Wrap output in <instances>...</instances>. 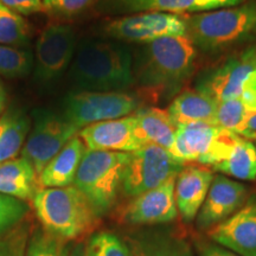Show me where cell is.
Here are the masks:
<instances>
[{"instance_id":"obj_1","label":"cell","mask_w":256,"mask_h":256,"mask_svg":"<svg viewBox=\"0 0 256 256\" xmlns=\"http://www.w3.org/2000/svg\"><path fill=\"white\" fill-rule=\"evenodd\" d=\"M31 200L40 226L70 243L88 238L100 220L87 197L74 184L40 188Z\"/></svg>"},{"instance_id":"obj_2","label":"cell","mask_w":256,"mask_h":256,"mask_svg":"<svg viewBox=\"0 0 256 256\" xmlns=\"http://www.w3.org/2000/svg\"><path fill=\"white\" fill-rule=\"evenodd\" d=\"M132 66L127 46L113 42H84L76 52L72 76L86 92L121 90L134 82Z\"/></svg>"},{"instance_id":"obj_3","label":"cell","mask_w":256,"mask_h":256,"mask_svg":"<svg viewBox=\"0 0 256 256\" xmlns=\"http://www.w3.org/2000/svg\"><path fill=\"white\" fill-rule=\"evenodd\" d=\"M185 22L194 46L208 52L226 50L256 32V2L202 12Z\"/></svg>"},{"instance_id":"obj_4","label":"cell","mask_w":256,"mask_h":256,"mask_svg":"<svg viewBox=\"0 0 256 256\" xmlns=\"http://www.w3.org/2000/svg\"><path fill=\"white\" fill-rule=\"evenodd\" d=\"M194 60L196 48L188 34L159 38L144 51L138 78L147 88L176 90L191 75Z\"/></svg>"},{"instance_id":"obj_5","label":"cell","mask_w":256,"mask_h":256,"mask_svg":"<svg viewBox=\"0 0 256 256\" xmlns=\"http://www.w3.org/2000/svg\"><path fill=\"white\" fill-rule=\"evenodd\" d=\"M130 153L87 150L74 185L87 197L98 217L113 209L122 188Z\"/></svg>"},{"instance_id":"obj_6","label":"cell","mask_w":256,"mask_h":256,"mask_svg":"<svg viewBox=\"0 0 256 256\" xmlns=\"http://www.w3.org/2000/svg\"><path fill=\"white\" fill-rule=\"evenodd\" d=\"M240 138L236 133L212 124H179L170 153L183 162H197L214 168L226 158Z\"/></svg>"},{"instance_id":"obj_7","label":"cell","mask_w":256,"mask_h":256,"mask_svg":"<svg viewBox=\"0 0 256 256\" xmlns=\"http://www.w3.org/2000/svg\"><path fill=\"white\" fill-rule=\"evenodd\" d=\"M185 162L176 158L168 150L156 145H145L130 153L124 168L121 192L136 197L177 177Z\"/></svg>"},{"instance_id":"obj_8","label":"cell","mask_w":256,"mask_h":256,"mask_svg":"<svg viewBox=\"0 0 256 256\" xmlns=\"http://www.w3.org/2000/svg\"><path fill=\"white\" fill-rule=\"evenodd\" d=\"M34 121L28 142L22 150V156L30 162L38 177L60 150L78 136L80 128L64 115L48 110H34Z\"/></svg>"},{"instance_id":"obj_9","label":"cell","mask_w":256,"mask_h":256,"mask_svg":"<svg viewBox=\"0 0 256 256\" xmlns=\"http://www.w3.org/2000/svg\"><path fill=\"white\" fill-rule=\"evenodd\" d=\"M136 108V98L126 92L84 90L66 96L63 115L82 130L101 121L128 116Z\"/></svg>"},{"instance_id":"obj_10","label":"cell","mask_w":256,"mask_h":256,"mask_svg":"<svg viewBox=\"0 0 256 256\" xmlns=\"http://www.w3.org/2000/svg\"><path fill=\"white\" fill-rule=\"evenodd\" d=\"M108 36L120 40L151 43L162 37L184 36L188 34L185 17L165 12H142L108 23Z\"/></svg>"},{"instance_id":"obj_11","label":"cell","mask_w":256,"mask_h":256,"mask_svg":"<svg viewBox=\"0 0 256 256\" xmlns=\"http://www.w3.org/2000/svg\"><path fill=\"white\" fill-rule=\"evenodd\" d=\"M75 32L64 24H52L42 31L36 46L34 78L49 83L63 75L72 62Z\"/></svg>"},{"instance_id":"obj_12","label":"cell","mask_w":256,"mask_h":256,"mask_svg":"<svg viewBox=\"0 0 256 256\" xmlns=\"http://www.w3.org/2000/svg\"><path fill=\"white\" fill-rule=\"evenodd\" d=\"M176 178L133 197L121 211L120 220L128 226H150L174 220L178 217L174 200Z\"/></svg>"},{"instance_id":"obj_13","label":"cell","mask_w":256,"mask_h":256,"mask_svg":"<svg viewBox=\"0 0 256 256\" xmlns=\"http://www.w3.org/2000/svg\"><path fill=\"white\" fill-rule=\"evenodd\" d=\"M255 69L256 48H250L203 75L196 89L209 95L217 104L240 98L246 80Z\"/></svg>"},{"instance_id":"obj_14","label":"cell","mask_w":256,"mask_h":256,"mask_svg":"<svg viewBox=\"0 0 256 256\" xmlns=\"http://www.w3.org/2000/svg\"><path fill=\"white\" fill-rule=\"evenodd\" d=\"M246 198L247 188L244 185L226 176H216L196 217V226L202 232H209L241 209Z\"/></svg>"},{"instance_id":"obj_15","label":"cell","mask_w":256,"mask_h":256,"mask_svg":"<svg viewBox=\"0 0 256 256\" xmlns=\"http://www.w3.org/2000/svg\"><path fill=\"white\" fill-rule=\"evenodd\" d=\"M209 238L238 256H256V198L210 229Z\"/></svg>"},{"instance_id":"obj_16","label":"cell","mask_w":256,"mask_h":256,"mask_svg":"<svg viewBox=\"0 0 256 256\" xmlns=\"http://www.w3.org/2000/svg\"><path fill=\"white\" fill-rule=\"evenodd\" d=\"M78 136L87 150L94 151L130 153L144 146L136 136L133 115L89 124L80 130Z\"/></svg>"},{"instance_id":"obj_17","label":"cell","mask_w":256,"mask_h":256,"mask_svg":"<svg viewBox=\"0 0 256 256\" xmlns=\"http://www.w3.org/2000/svg\"><path fill=\"white\" fill-rule=\"evenodd\" d=\"M214 179L212 172L202 166H184L176 178L174 200L178 214L185 222L196 220Z\"/></svg>"},{"instance_id":"obj_18","label":"cell","mask_w":256,"mask_h":256,"mask_svg":"<svg viewBox=\"0 0 256 256\" xmlns=\"http://www.w3.org/2000/svg\"><path fill=\"white\" fill-rule=\"evenodd\" d=\"M133 256H196L183 238L166 229L142 228L127 234Z\"/></svg>"},{"instance_id":"obj_19","label":"cell","mask_w":256,"mask_h":256,"mask_svg":"<svg viewBox=\"0 0 256 256\" xmlns=\"http://www.w3.org/2000/svg\"><path fill=\"white\" fill-rule=\"evenodd\" d=\"M87 147L78 136L72 138L38 174L40 188H66L74 184Z\"/></svg>"},{"instance_id":"obj_20","label":"cell","mask_w":256,"mask_h":256,"mask_svg":"<svg viewBox=\"0 0 256 256\" xmlns=\"http://www.w3.org/2000/svg\"><path fill=\"white\" fill-rule=\"evenodd\" d=\"M136 121V136L145 145H156L171 151L174 146L177 124L168 112L156 107L142 108L133 114Z\"/></svg>"},{"instance_id":"obj_21","label":"cell","mask_w":256,"mask_h":256,"mask_svg":"<svg viewBox=\"0 0 256 256\" xmlns=\"http://www.w3.org/2000/svg\"><path fill=\"white\" fill-rule=\"evenodd\" d=\"M243 0H116V6L124 12H165L194 14L240 5Z\"/></svg>"},{"instance_id":"obj_22","label":"cell","mask_w":256,"mask_h":256,"mask_svg":"<svg viewBox=\"0 0 256 256\" xmlns=\"http://www.w3.org/2000/svg\"><path fill=\"white\" fill-rule=\"evenodd\" d=\"M168 112L177 126L192 122L216 124L217 102L197 89H188L172 101Z\"/></svg>"},{"instance_id":"obj_23","label":"cell","mask_w":256,"mask_h":256,"mask_svg":"<svg viewBox=\"0 0 256 256\" xmlns=\"http://www.w3.org/2000/svg\"><path fill=\"white\" fill-rule=\"evenodd\" d=\"M38 190L37 174L23 156L0 164V194L28 200H32Z\"/></svg>"},{"instance_id":"obj_24","label":"cell","mask_w":256,"mask_h":256,"mask_svg":"<svg viewBox=\"0 0 256 256\" xmlns=\"http://www.w3.org/2000/svg\"><path fill=\"white\" fill-rule=\"evenodd\" d=\"M28 132L30 119L24 112L10 110L0 118V164L18 156Z\"/></svg>"},{"instance_id":"obj_25","label":"cell","mask_w":256,"mask_h":256,"mask_svg":"<svg viewBox=\"0 0 256 256\" xmlns=\"http://www.w3.org/2000/svg\"><path fill=\"white\" fill-rule=\"evenodd\" d=\"M212 168L229 177L254 180L256 179V146L250 140L241 136L226 158Z\"/></svg>"},{"instance_id":"obj_26","label":"cell","mask_w":256,"mask_h":256,"mask_svg":"<svg viewBox=\"0 0 256 256\" xmlns=\"http://www.w3.org/2000/svg\"><path fill=\"white\" fill-rule=\"evenodd\" d=\"M30 37V28L23 16L12 11L0 2V44L25 46Z\"/></svg>"},{"instance_id":"obj_27","label":"cell","mask_w":256,"mask_h":256,"mask_svg":"<svg viewBox=\"0 0 256 256\" xmlns=\"http://www.w3.org/2000/svg\"><path fill=\"white\" fill-rule=\"evenodd\" d=\"M72 243L52 235L42 226H34L26 249V256H69Z\"/></svg>"},{"instance_id":"obj_28","label":"cell","mask_w":256,"mask_h":256,"mask_svg":"<svg viewBox=\"0 0 256 256\" xmlns=\"http://www.w3.org/2000/svg\"><path fill=\"white\" fill-rule=\"evenodd\" d=\"M34 56L30 50L0 44V75L8 78H24L30 74Z\"/></svg>"},{"instance_id":"obj_29","label":"cell","mask_w":256,"mask_h":256,"mask_svg":"<svg viewBox=\"0 0 256 256\" xmlns=\"http://www.w3.org/2000/svg\"><path fill=\"white\" fill-rule=\"evenodd\" d=\"M87 256H133L126 241L110 232H94L84 243Z\"/></svg>"},{"instance_id":"obj_30","label":"cell","mask_w":256,"mask_h":256,"mask_svg":"<svg viewBox=\"0 0 256 256\" xmlns=\"http://www.w3.org/2000/svg\"><path fill=\"white\" fill-rule=\"evenodd\" d=\"M32 228L34 224L26 217L17 226L0 236V256H26Z\"/></svg>"},{"instance_id":"obj_31","label":"cell","mask_w":256,"mask_h":256,"mask_svg":"<svg viewBox=\"0 0 256 256\" xmlns=\"http://www.w3.org/2000/svg\"><path fill=\"white\" fill-rule=\"evenodd\" d=\"M30 212L26 200L0 194V236L22 223Z\"/></svg>"},{"instance_id":"obj_32","label":"cell","mask_w":256,"mask_h":256,"mask_svg":"<svg viewBox=\"0 0 256 256\" xmlns=\"http://www.w3.org/2000/svg\"><path fill=\"white\" fill-rule=\"evenodd\" d=\"M246 112H247V108L241 98L220 102L217 104L216 124L224 130L236 133L238 136H241Z\"/></svg>"},{"instance_id":"obj_33","label":"cell","mask_w":256,"mask_h":256,"mask_svg":"<svg viewBox=\"0 0 256 256\" xmlns=\"http://www.w3.org/2000/svg\"><path fill=\"white\" fill-rule=\"evenodd\" d=\"M95 0H43L44 11L49 14L70 17L84 11Z\"/></svg>"},{"instance_id":"obj_34","label":"cell","mask_w":256,"mask_h":256,"mask_svg":"<svg viewBox=\"0 0 256 256\" xmlns=\"http://www.w3.org/2000/svg\"><path fill=\"white\" fill-rule=\"evenodd\" d=\"M5 6L20 16L43 12V0H0Z\"/></svg>"},{"instance_id":"obj_35","label":"cell","mask_w":256,"mask_h":256,"mask_svg":"<svg viewBox=\"0 0 256 256\" xmlns=\"http://www.w3.org/2000/svg\"><path fill=\"white\" fill-rule=\"evenodd\" d=\"M240 98L244 104L246 108L256 110V69L246 80Z\"/></svg>"},{"instance_id":"obj_36","label":"cell","mask_w":256,"mask_h":256,"mask_svg":"<svg viewBox=\"0 0 256 256\" xmlns=\"http://www.w3.org/2000/svg\"><path fill=\"white\" fill-rule=\"evenodd\" d=\"M198 256H238L235 252L228 250V249L220 247L215 242L200 241L197 242Z\"/></svg>"},{"instance_id":"obj_37","label":"cell","mask_w":256,"mask_h":256,"mask_svg":"<svg viewBox=\"0 0 256 256\" xmlns=\"http://www.w3.org/2000/svg\"><path fill=\"white\" fill-rule=\"evenodd\" d=\"M246 139H256V110H248L246 112L244 122H243L241 136Z\"/></svg>"},{"instance_id":"obj_38","label":"cell","mask_w":256,"mask_h":256,"mask_svg":"<svg viewBox=\"0 0 256 256\" xmlns=\"http://www.w3.org/2000/svg\"><path fill=\"white\" fill-rule=\"evenodd\" d=\"M69 256H87L86 255V250H84V243L78 242L76 243L75 246H72V252H70Z\"/></svg>"},{"instance_id":"obj_39","label":"cell","mask_w":256,"mask_h":256,"mask_svg":"<svg viewBox=\"0 0 256 256\" xmlns=\"http://www.w3.org/2000/svg\"><path fill=\"white\" fill-rule=\"evenodd\" d=\"M5 101H6V92H5L4 87H2V84L0 83V113H2V110H4Z\"/></svg>"}]
</instances>
